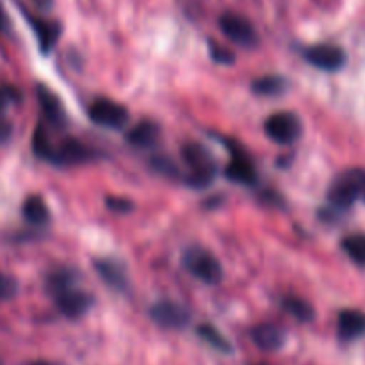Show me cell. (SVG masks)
Segmentation results:
<instances>
[{"instance_id": "obj_1", "label": "cell", "mask_w": 365, "mask_h": 365, "mask_svg": "<svg viewBox=\"0 0 365 365\" xmlns=\"http://www.w3.org/2000/svg\"><path fill=\"white\" fill-rule=\"evenodd\" d=\"M333 212H346L356 202H365V168H347L336 175L328 190Z\"/></svg>"}, {"instance_id": "obj_2", "label": "cell", "mask_w": 365, "mask_h": 365, "mask_svg": "<svg viewBox=\"0 0 365 365\" xmlns=\"http://www.w3.org/2000/svg\"><path fill=\"white\" fill-rule=\"evenodd\" d=\"M182 160L190 168V174L185 175L188 187L192 188H206L213 181L217 174V165L208 149H205L199 143H187L181 149Z\"/></svg>"}, {"instance_id": "obj_3", "label": "cell", "mask_w": 365, "mask_h": 365, "mask_svg": "<svg viewBox=\"0 0 365 365\" xmlns=\"http://www.w3.org/2000/svg\"><path fill=\"white\" fill-rule=\"evenodd\" d=\"M182 263L188 272L208 285H217L222 282L224 270L219 259L210 251L201 247H192L182 256Z\"/></svg>"}, {"instance_id": "obj_4", "label": "cell", "mask_w": 365, "mask_h": 365, "mask_svg": "<svg viewBox=\"0 0 365 365\" xmlns=\"http://www.w3.org/2000/svg\"><path fill=\"white\" fill-rule=\"evenodd\" d=\"M303 125H301L299 117L290 111H279V113L270 115L265 120V133L272 142L289 145L294 143L301 136Z\"/></svg>"}, {"instance_id": "obj_5", "label": "cell", "mask_w": 365, "mask_h": 365, "mask_svg": "<svg viewBox=\"0 0 365 365\" xmlns=\"http://www.w3.org/2000/svg\"><path fill=\"white\" fill-rule=\"evenodd\" d=\"M219 26L220 31L240 47L251 48L258 43V34H256L255 26L245 16L237 15V13H224L219 20Z\"/></svg>"}, {"instance_id": "obj_6", "label": "cell", "mask_w": 365, "mask_h": 365, "mask_svg": "<svg viewBox=\"0 0 365 365\" xmlns=\"http://www.w3.org/2000/svg\"><path fill=\"white\" fill-rule=\"evenodd\" d=\"M149 315L158 326L167 329L187 328L188 322L192 321L190 312L174 301H158L149 308Z\"/></svg>"}, {"instance_id": "obj_7", "label": "cell", "mask_w": 365, "mask_h": 365, "mask_svg": "<svg viewBox=\"0 0 365 365\" xmlns=\"http://www.w3.org/2000/svg\"><path fill=\"white\" fill-rule=\"evenodd\" d=\"M88 115L97 125L110 129L124 128L129 120L128 110L122 104L110 99H97L88 110Z\"/></svg>"}, {"instance_id": "obj_8", "label": "cell", "mask_w": 365, "mask_h": 365, "mask_svg": "<svg viewBox=\"0 0 365 365\" xmlns=\"http://www.w3.org/2000/svg\"><path fill=\"white\" fill-rule=\"evenodd\" d=\"M304 59H307L310 65H314L315 68L326 70V72H336V70L342 68L347 61L346 52L340 47H336V45L329 43L308 47L307 51H304Z\"/></svg>"}, {"instance_id": "obj_9", "label": "cell", "mask_w": 365, "mask_h": 365, "mask_svg": "<svg viewBox=\"0 0 365 365\" xmlns=\"http://www.w3.org/2000/svg\"><path fill=\"white\" fill-rule=\"evenodd\" d=\"M54 301L56 304H58L59 312L68 319L83 317V315L90 310L91 304H93V297H91L88 292L77 290L76 287L56 294Z\"/></svg>"}, {"instance_id": "obj_10", "label": "cell", "mask_w": 365, "mask_h": 365, "mask_svg": "<svg viewBox=\"0 0 365 365\" xmlns=\"http://www.w3.org/2000/svg\"><path fill=\"white\" fill-rule=\"evenodd\" d=\"M56 153H58V160H56V165H58V167L86 163V161H91L96 158V153H93V150L88 149L84 143L72 138L63 142L59 147H56Z\"/></svg>"}, {"instance_id": "obj_11", "label": "cell", "mask_w": 365, "mask_h": 365, "mask_svg": "<svg viewBox=\"0 0 365 365\" xmlns=\"http://www.w3.org/2000/svg\"><path fill=\"white\" fill-rule=\"evenodd\" d=\"M36 96L38 103H40L41 111L47 117V120L54 125H63L66 120L65 110H63L61 101L58 99L54 91L51 88H47L45 84H38L36 86Z\"/></svg>"}, {"instance_id": "obj_12", "label": "cell", "mask_w": 365, "mask_h": 365, "mask_svg": "<svg viewBox=\"0 0 365 365\" xmlns=\"http://www.w3.org/2000/svg\"><path fill=\"white\" fill-rule=\"evenodd\" d=\"M226 175L238 185H252L256 181L255 165L244 153H238V150H233L231 161L226 167Z\"/></svg>"}, {"instance_id": "obj_13", "label": "cell", "mask_w": 365, "mask_h": 365, "mask_svg": "<svg viewBox=\"0 0 365 365\" xmlns=\"http://www.w3.org/2000/svg\"><path fill=\"white\" fill-rule=\"evenodd\" d=\"M93 265H96V270L108 285L117 290L128 289V272H125L124 265H120V263L111 258H99L93 262Z\"/></svg>"}, {"instance_id": "obj_14", "label": "cell", "mask_w": 365, "mask_h": 365, "mask_svg": "<svg viewBox=\"0 0 365 365\" xmlns=\"http://www.w3.org/2000/svg\"><path fill=\"white\" fill-rule=\"evenodd\" d=\"M252 342L263 351H278L285 344V331L276 324H259L251 333Z\"/></svg>"}, {"instance_id": "obj_15", "label": "cell", "mask_w": 365, "mask_h": 365, "mask_svg": "<svg viewBox=\"0 0 365 365\" xmlns=\"http://www.w3.org/2000/svg\"><path fill=\"white\" fill-rule=\"evenodd\" d=\"M339 335L344 340H354L365 335V312L342 310L339 315Z\"/></svg>"}, {"instance_id": "obj_16", "label": "cell", "mask_w": 365, "mask_h": 365, "mask_svg": "<svg viewBox=\"0 0 365 365\" xmlns=\"http://www.w3.org/2000/svg\"><path fill=\"white\" fill-rule=\"evenodd\" d=\"M160 136V128L150 120H142L128 133V142L135 147H153Z\"/></svg>"}, {"instance_id": "obj_17", "label": "cell", "mask_w": 365, "mask_h": 365, "mask_svg": "<svg viewBox=\"0 0 365 365\" xmlns=\"http://www.w3.org/2000/svg\"><path fill=\"white\" fill-rule=\"evenodd\" d=\"M22 213L24 219L29 224H33V226H45L51 220L48 206L45 205V201L40 195H31V197H27L22 206Z\"/></svg>"}, {"instance_id": "obj_18", "label": "cell", "mask_w": 365, "mask_h": 365, "mask_svg": "<svg viewBox=\"0 0 365 365\" xmlns=\"http://www.w3.org/2000/svg\"><path fill=\"white\" fill-rule=\"evenodd\" d=\"M252 91L263 97H274L285 93L289 88V81L282 76H263L252 81Z\"/></svg>"}, {"instance_id": "obj_19", "label": "cell", "mask_w": 365, "mask_h": 365, "mask_svg": "<svg viewBox=\"0 0 365 365\" xmlns=\"http://www.w3.org/2000/svg\"><path fill=\"white\" fill-rule=\"evenodd\" d=\"M77 279H79V274H77L73 269L52 270L47 278V289L48 292L52 294V297H54L56 294L63 292V290L73 289Z\"/></svg>"}, {"instance_id": "obj_20", "label": "cell", "mask_w": 365, "mask_h": 365, "mask_svg": "<svg viewBox=\"0 0 365 365\" xmlns=\"http://www.w3.org/2000/svg\"><path fill=\"white\" fill-rule=\"evenodd\" d=\"M34 31H36L38 41H40V48L47 54L54 48V45L58 43L59 38V26L54 22H45V20H36L31 19Z\"/></svg>"}, {"instance_id": "obj_21", "label": "cell", "mask_w": 365, "mask_h": 365, "mask_svg": "<svg viewBox=\"0 0 365 365\" xmlns=\"http://www.w3.org/2000/svg\"><path fill=\"white\" fill-rule=\"evenodd\" d=\"M33 149H34V154H36L38 158H41V160L56 165L58 153H56V147L51 143V138H48V135H47V129H45L41 124H38V128L34 129Z\"/></svg>"}, {"instance_id": "obj_22", "label": "cell", "mask_w": 365, "mask_h": 365, "mask_svg": "<svg viewBox=\"0 0 365 365\" xmlns=\"http://www.w3.org/2000/svg\"><path fill=\"white\" fill-rule=\"evenodd\" d=\"M197 335L201 336V339L205 340L206 344H210L213 349L220 351V353H231V351H233L230 340H227L226 336H224L222 333H220L219 329H217L213 324H201V326H199Z\"/></svg>"}, {"instance_id": "obj_23", "label": "cell", "mask_w": 365, "mask_h": 365, "mask_svg": "<svg viewBox=\"0 0 365 365\" xmlns=\"http://www.w3.org/2000/svg\"><path fill=\"white\" fill-rule=\"evenodd\" d=\"M283 308L287 310V314H290L299 322H310L315 317L314 307L301 297H287V299H283Z\"/></svg>"}, {"instance_id": "obj_24", "label": "cell", "mask_w": 365, "mask_h": 365, "mask_svg": "<svg viewBox=\"0 0 365 365\" xmlns=\"http://www.w3.org/2000/svg\"><path fill=\"white\" fill-rule=\"evenodd\" d=\"M342 247L354 263L365 267V235H349L342 240Z\"/></svg>"}, {"instance_id": "obj_25", "label": "cell", "mask_w": 365, "mask_h": 365, "mask_svg": "<svg viewBox=\"0 0 365 365\" xmlns=\"http://www.w3.org/2000/svg\"><path fill=\"white\" fill-rule=\"evenodd\" d=\"M153 168L160 174L167 175L170 179H178L181 178V170H179L178 165L170 160V158H165V156H154L153 161H150Z\"/></svg>"}, {"instance_id": "obj_26", "label": "cell", "mask_w": 365, "mask_h": 365, "mask_svg": "<svg viewBox=\"0 0 365 365\" xmlns=\"http://www.w3.org/2000/svg\"><path fill=\"white\" fill-rule=\"evenodd\" d=\"M19 292V282L9 274L0 272V301H9Z\"/></svg>"}, {"instance_id": "obj_27", "label": "cell", "mask_w": 365, "mask_h": 365, "mask_svg": "<svg viewBox=\"0 0 365 365\" xmlns=\"http://www.w3.org/2000/svg\"><path fill=\"white\" fill-rule=\"evenodd\" d=\"M210 58L219 63V65H233L235 63L233 52L230 48L222 47V45L213 43V41H210Z\"/></svg>"}, {"instance_id": "obj_28", "label": "cell", "mask_w": 365, "mask_h": 365, "mask_svg": "<svg viewBox=\"0 0 365 365\" xmlns=\"http://www.w3.org/2000/svg\"><path fill=\"white\" fill-rule=\"evenodd\" d=\"M20 97H22V93L19 91V88L9 86V84L0 86V113L8 106H11V104L20 103Z\"/></svg>"}, {"instance_id": "obj_29", "label": "cell", "mask_w": 365, "mask_h": 365, "mask_svg": "<svg viewBox=\"0 0 365 365\" xmlns=\"http://www.w3.org/2000/svg\"><path fill=\"white\" fill-rule=\"evenodd\" d=\"M108 210L113 213H129L135 208V202L128 197H115V195H108L106 197Z\"/></svg>"}, {"instance_id": "obj_30", "label": "cell", "mask_w": 365, "mask_h": 365, "mask_svg": "<svg viewBox=\"0 0 365 365\" xmlns=\"http://www.w3.org/2000/svg\"><path fill=\"white\" fill-rule=\"evenodd\" d=\"M13 135V124L9 120L0 118V143H6Z\"/></svg>"}, {"instance_id": "obj_31", "label": "cell", "mask_w": 365, "mask_h": 365, "mask_svg": "<svg viewBox=\"0 0 365 365\" xmlns=\"http://www.w3.org/2000/svg\"><path fill=\"white\" fill-rule=\"evenodd\" d=\"M8 16H6V11L4 8L0 6V31H6L8 29Z\"/></svg>"}, {"instance_id": "obj_32", "label": "cell", "mask_w": 365, "mask_h": 365, "mask_svg": "<svg viewBox=\"0 0 365 365\" xmlns=\"http://www.w3.org/2000/svg\"><path fill=\"white\" fill-rule=\"evenodd\" d=\"M52 2H54V0H34L36 8H40V9H51Z\"/></svg>"}, {"instance_id": "obj_33", "label": "cell", "mask_w": 365, "mask_h": 365, "mask_svg": "<svg viewBox=\"0 0 365 365\" xmlns=\"http://www.w3.org/2000/svg\"><path fill=\"white\" fill-rule=\"evenodd\" d=\"M33 365H56V364H48V361H34Z\"/></svg>"}]
</instances>
